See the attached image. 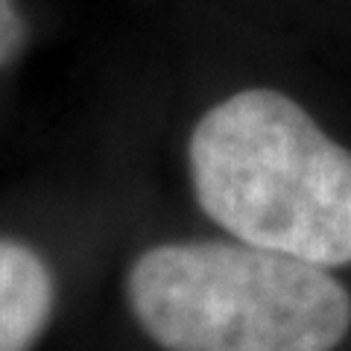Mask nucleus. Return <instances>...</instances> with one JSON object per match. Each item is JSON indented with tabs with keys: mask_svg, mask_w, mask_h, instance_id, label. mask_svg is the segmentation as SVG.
Masks as SVG:
<instances>
[{
	"mask_svg": "<svg viewBox=\"0 0 351 351\" xmlns=\"http://www.w3.org/2000/svg\"><path fill=\"white\" fill-rule=\"evenodd\" d=\"M126 304L164 351H334L351 328V295L328 267L243 240L141 252Z\"/></svg>",
	"mask_w": 351,
	"mask_h": 351,
	"instance_id": "2",
	"label": "nucleus"
},
{
	"mask_svg": "<svg viewBox=\"0 0 351 351\" xmlns=\"http://www.w3.org/2000/svg\"><path fill=\"white\" fill-rule=\"evenodd\" d=\"M29 41L27 18L15 0H0V68L12 64Z\"/></svg>",
	"mask_w": 351,
	"mask_h": 351,
	"instance_id": "4",
	"label": "nucleus"
},
{
	"mask_svg": "<svg viewBox=\"0 0 351 351\" xmlns=\"http://www.w3.org/2000/svg\"><path fill=\"white\" fill-rule=\"evenodd\" d=\"M56 311V281L32 246L0 237V351H32Z\"/></svg>",
	"mask_w": 351,
	"mask_h": 351,
	"instance_id": "3",
	"label": "nucleus"
},
{
	"mask_svg": "<svg viewBox=\"0 0 351 351\" xmlns=\"http://www.w3.org/2000/svg\"><path fill=\"white\" fill-rule=\"evenodd\" d=\"M199 208L234 240L319 263H351V149L302 103L246 88L196 120L188 141Z\"/></svg>",
	"mask_w": 351,
	"mask_h": 351,
	"instance_id": "1",
	"label": "nucleus"
}]
</instances>
